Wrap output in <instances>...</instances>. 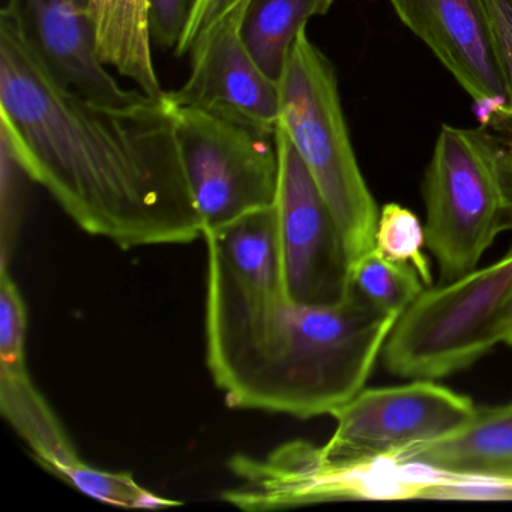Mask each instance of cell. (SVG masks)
I'll return each instance as SVG.
<instances>
[{
    "label": "cell",
    "mask_w": 512,
    "mask_h": 512,
    "mask_svg": "<svg viewBox=\"0 0 512 512\" xmlns=\"http://www.w3.org/2000/svg\"><path fill=\"white\" fill-rule=\"evenodd\" d=\"M101 62L131 80L143 94L163 98L152 56L148 0H89Z\"/></svg>",
    "instance_id": "5bb4252c"
},
{
    "label": "cell",
    "mask_w": 512,
    "mask_h": 512,
    "mask_svg": "<svg viewBox=\"0 0 512 512\" xmlns=\"http://www.w3.org/2000/svg\"><path fill=\"white\" fill-rule=\"evenodd\" d=\"M394 461L446 475L512 482V403L476 406L466 427L437 442L407 449Z\"/></svg>",
    "instance_id": "7c38bea8"
},
{
    "label": "cell",
    "mask_w": 512,
    "mask_h": 512,
    "mask_svg": "<svg viewBox=\"0 0 512 512\" xmlns=\"http://www.w3.org/2000/svg\"><path fill=\"white\" fill-rule=\"evenodd\" d=\"M397 320L350 290L328 307L259 292L208 253L206 361L230 407L332 416L364 391Z\"/></svg>",
    "instance_id": "7a4b0ae2"
},
{
    "label": "cell",
    "mask_w": 512,
    "mask_h": 512,
    "mask_svg": "<svg viewBox=\"0 0 512 512\" xmlns=\"http://www.w3.org/2000/svg\"><path fill=\"white\" fill-rule=\"evenodd\" d=\"M245 8L206 35L190 53L191 73L182 88L166 92L173 106L205 110L241 124L277 131L278 83L269 79L242 40Z\"/></svg>",
    "instance_id": "9c48e42d"
},
{
    "label": "cell",
    "mask_w": 512,
    "mask_h": 512,
    "mask_svg": "<svg viewBox=\"0 0 512 512\" xmlns=\"http://www.w3.org/2000/svg\"><path fill=\"white\" fill-rule=\"evenodd\" d=\"M389 4L473 101L506 98L487 0H389Z\"/></svg>",
    "instance_id": "30bf717a"
},
{
    "label": "cell",
    "mask_w": 512,
    "mask_h": 512,
    "mask_svg": "<svg viewBox=\"0 0 512 512\" xmlns=\"http://www.w3.org/2000/svg\"><path fill=\"white\" fill-rule=\"evenodd\" d=\"M425 247L451 283L478 268L512 230V173L505 143L487 128L442 125L422 182Z\"/></svg>",
    "instance_id": "277c9868"
},
{
    "label": "cell",
    "mask_w": 512,
    "mask_h": 512,
    "mask_svg": "<svg viewBox=\"0 0 512 512\" xmlns=\"http://www.w3.org/2000/svg\"><path fill=\"white\" fill-rule=\"evenodd\" d=\"M427 287L412 265L389 259L377 248L350 265V292L392 316L400 317Z\"/></svg>",
    "instance_id": "e0dca14e"
},
{
    "label": "cell",
    "mask_w": 512,
    "mask_h": 512,
    "mask_svg": "<svg viewBox=\"0 0 512 512\" xmlns=\"http://www.w3.org/2000/svg\"><path fill=\"white\" fill-rule=\"evenodd\" d=\"M50 70L88 100L130 104L146 97L121 88L101 62L89 0H8L5 5Z\"/></svg>",
    "instance_id": "8fae6325"
},
{
    "label": "cell",
    "mask_w": 512,
    "mask_h": 512,
    "mask_svg": "<svg viewBox=\"0 0 512 512\" xmlns=\"http://www.w3.org/2000/svg\"><path fill=\"white\" fill-rule=\"evenodd\" d=\"M512 307V247L487 268L427 287L398 317L383 361L389 373L436 380L466 370L503 344Z\"/></svg>",
    "instance_id": "5b68a950"
},
{
    "label": "cell",
    "mask_w": 512,
    "mask_h": 512,
    "mask_svg": "<svg viewBox=\"0 0 512 512\" xmlns=\"http://www.w3.org/2000/svg\"><path fill=\"white\" fill-rule=\"evenodd\" d=\"M335 0H250L241 34L263 73L278 83L293 44L308 20L325 16Z\"/></svg>",
    "instance_id": "2e32d148"
},
{
    "label": "cell",
    "mask_w": 512,
    "mask_h": 512,
    "mask_svg": "<svg viewBox=\"0 0 512 512\" xmlns=\"http://www.w3.org/2000/svg\"><path fill=\"white\" fill-rule=\"evenodd\" d=\"M374 248L389 259L412 265L424 283L431 287L433 275L430 260L424 253L425 230L415 212L398 203L382 206L374 235Z\"/></svg>",
    "instance_id": "ac0fdd59"
},
{
    "label": "cell",
    "mask_w": 512,
    "mask_h": 512,
    "mask_svg": "<svg viewBox=\"0 0 512 512\" xmlns=\"http://www.w3.org/2000/svg\"><path fill=\"white\" fill-rule=\"evenodd\" d=\"M169 106L185 181L203 235L248 212L274 205L280 176L277 131L193 107Z\"/></svg>",
    "instance_id": "8992f818"
},
{
    "label": "cell",
    "mask_w": 512,
    "mask_h": 512,
    "mask_svg": "<svg viewBox=\"0 0 512 512\" xmlns=\"http://www.w3.org/2000/svg\"><path fill=\"white\" fill-rule=\"evenodd\" d=\"M250 0H193L187 25L175 49V55H190L194 47L211 34L223 20L239 8L247 7Z\"/></svg>",
    "instance_id": "ffe728a7"
},
{
    "label": "cell",
    "mask_w": 512,
    "mask_h": 512,
    "mask_svg": "<svg viewBox=\"0 0 512 512\" xmlns=\"http://www.w3.org/2000/svg\"><path fill=\"white\" fill-rule=\"evenodd\" d=\"M488 13L493 23L494 38H496L497 56L500 70L505 83L506 98H508L509 131L505 140L506 163L512 173V0H487Z\"/></svg>",
    "instance_id": "44dd1931"
},
{
    "label": "cell",
    "mask_w": 512,
    "mask_h": 512,
    "mask_svg": "<svg viewBox=\"0 0 512 512\" xmlns=\"http://www.w3.org/2000/svg\"><path fill=\"white\" fill-rule=\"evenodd\" d=\"M503 344L511 347L512 349V307L511 313H509L508 323H506L505 337H503Z\"/></svg>",
    "instance_id": "603a6c76"
},
{
    "label": "cell",
    "mask_w": 512,
    "mask_h": 512,
    "mask_svg": "<svg viewBox=\"0 0 512 512\" xmlns=\"http://www.w3.org/2000/svg\"><path fill=\"white\" fill-rule=\"evenodd\" d=\"M476 406L433 380L364 389L332 413L337 427L316 446L326 469H356L395 460L407 449L437 442L469 424Z\"/></svg>",
    "instance_id": "52a82bcc"
},
{
    "label": "cell",
    "mask_w": 512,
    "mask_h": 512,
    "mask_svg": "<svg viewBox=\"0 0 512 512\" xmlns=\"http://www.w3.org/2000/svg\"><path fill=\"white\" fill-rule=\"evenodd\" d=\"M278 127L322 193L350 265L374 248L380 209L350 140L334 65L301 31L278 80Z\"/></svg>",
    "instance_id": "3957f363"
},
{
    "label": "cell",
    "mask_w": 512,
    "mask_h": 512,
    "mask_svg": "<svg viewBox=\"0 0 512 512\" xmlns=\"http://www.w3.org/2000/svg\"><path fill=\"white\" fill-rule=\"evenodd\" d=\"M280 176L274 208L281 292L295 304L328 307L349 293L350 262L337 223L287 134L277 128Z\"/></svg>",
    "instance_id": "ba28073f"
},
{
    "label": "cell",
    "mask_w": 512,
    "mask_h": 512,
    "mask_svg": "<svg viewBox=\"0 0 512 512\" xmlns=\"http://www.w3.org/2000/svg\"><path fill=\"white\" fill-rule=\"evenodd\" d=\"M193 0H148L152 41L161 49L175 50L187 25Z\"/></svg>",
    "instance_id": "7402d4cb"
},
{
    "label": "cell",
    "mask_w": 512,
    "mask_h": 512,
    "mask_svg": "<svg viewBox=\"0 0 512 512\" xmlns=\"http://www.w3.org/2000/svg\"><path fill=\"white\" fill-rule=\"evenodd\" d=\"M0 139L89 235L122 250L203 238L166 95L130 104L82 97L53 74L5 7Z\"/></svg>",
    "instance_id": "6da1fadb"
},
{
    "label": "cell",
    "mask_w": 512,
    "mask_h": 512,
    "mask_svg": "<svg viewBox=\"0 0 512 512\" xmlns=\"http://www.w3.org/2000/svg\"><path fill=\"white\" fill-rule=\"evenodd\" d=\"M0 409L38 463L59 478L83 463L61 422L29 377L26 353L0 356Z\"/></svg>",
    "instance_id": "4fadbf2b"
},
{
    "label": "cell",
    "mask_w": 512,
    "mask_h": 512,
    "mask_svg": "<svg viewBox=\"0 0 512 512\" xmlns=\"http://www.w3.org/2000/svg\"><path fill=\"white\" fill-rule=\"evenodd\" d=\"M208 253L245 286L281 292V248L274 205L248 212L203 235Z\"/></svg>",
    "instance_id": "9a60e30c"
},
{
    "label": "cell",
    "mask_w": 512,
    "mask_h": 512,
    "mask_svg": "<svg viewBox=\"0 0 512 512\" xmlns=\"http://www.w3.org/2000/svg\"><path fill=\"white\" fill-rule=\"evenodd\" d=\"M62 479L86 496L110 505L146 509L179 505L175 500L157 496L146 490L128 473L95 469L85 461L71 469Z\"/></svg>",
    "instance_id": "d6986e66"
}]
</instances>
